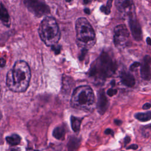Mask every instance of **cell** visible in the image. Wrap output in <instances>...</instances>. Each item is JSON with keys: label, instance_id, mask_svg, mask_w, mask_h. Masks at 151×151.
Wrapping results in <instances>:
<instances>
[{"label": "cell", "instance_id": "6da1fadb", "mask_svg": "<svg viewBox=\"0 0 151 151\" xmlns=\"http://www.w3.org/2000/svg\"><path fill=\"white\" fill-rule=\"evenodd\" d=\"M31 71L28 64L24 61H18L6 74V84L12 91H25L29 86Z\"/></svg>", "mask_w": 151, "mask_h": 151}, {"label": "cell", "instance_id": "7a4b0ae2", "mask_svg": "<svg viewBox=\"0 0 151 151\" xmlns=\"http://www.w3.org/2000/svg\"><path fill=\"white\" fill-rule=\"evenodd\" d=\"M117 68V64L111 55L103 51L100 55L91 64L89 76L97 82L103 81L113 75Z\"/></svg>", "mask_w": 151, "mask_h": 151}, {"label": "cell", "instance_id": "3957f363", "mask_svg": "<svg viewBox=\"0 0 151 151\" xmlns=\"http://www.w3.org/2000/svg\"><path fill=\"white\" fill-rule=\"evenodd\" d=\"M77 44L81 49L88 50L96 43L94 31L85 18H79L76 22Z\"/></svg>", "mask_w": 151, "mask_h": 151}, {"label": "cell", "instance_id": "277c9868", "mask_svg": "<svg viewBox=\"0 0 151 151\" xmlns=\"http://www.w3.org/2000/svg\"><path fill=\"white\" fill-rule=\"evenodd\" d=\"M94 94L91 88L88 86H81L74 90L70 104L75 109L90 111L94 107Z\"/></svg>", "mask_w": 151, "mask_h": 151}, {"label": "cell", "instance_id": "5b68a950", "mask_svg": "<svg viewBox=\"0 0 151 151\" xmlns=\"http://www.w3.org/2000/svg\"><path fill=\"white\" fill-rule=\"evenodd\" d=\"M38 33L41 40L47 46L57 44L60 38V31L55 19L51 17H45L41 22Z\"/></svg>", "mask_w": 151, "mask_h": 151}, {"label": "cell", "instance_id": "8992f818", "mask_svg": "<svg viewBox=\"0 0 151 151\" xmlns=\"http://www.w3.org/2000/svg\"><path fill=\"white\" fill-rule=\"evenodd\" d=\"M24 3L28 11L37 17L46 15L50 12L49 6L43 0H24Z\"/></svg>", "mask_w": 151, "mask_h": 151}, {"label": "cell", "instance_id": "52a82bcc", "mask_svg": "<svg viewBox=\"0 0 151 151\" xmlns=\"http://www.w3.org/2000/svg\"><path fill=\"white\" fill-rule=\"evenodd\" d=\"M129 37V32L125 25L120 24L114 28L113 41L117 48L123 47L126 44Z\"/></svg>", "mask_w": 151, "mask_h": 151}, {"label": "cell", "instance_id": "ba28073f", "mask_svg": "<svg viewBox=\"0 0 151 151\" xmlns=\"http://www.w3.org/2000/svg\"><path fill=\"white\" fill-rule=\"evenodd\" d=\"M117 9L128 17L135 14L133 0H116Z\"/></svg>", "mask_w": 151, "mask_h": 151}, {"label": "cell", "instance_id": "9c48e42d", "mask_svg": "<svg viewBox=\"0 0 151 151\" xmlns=\"http://www.w3.org/2000/svg\"><path fill=\"white\" fill-rule=\"evenodd\" d=\"M129 18V24L133 37L136 41H140L142 38V31L140 25L136 18L135 14L131 15Z\"/></svg>", "mask_w": 151, "mask_h": 151}, {"label": "cell", "instance_id": "30bf717a", "mask_svg": "<svg viewBox=\"0 0 151 151\" xmlns=\"http://www.w3.org/2000/svg\"><path fill=\"white\" fill-rule=\"evenodd\" d=\"M140 76L144 80H151V58L148 55L143 57L140 65Z\"/></svg>", "mask_w": 151, "mask_h": 151}, {"label": "cell", "instance_id": "8fae6325", "mask_svg": "<svg viewBox=\"0 0 151 151\" xmlns=\"http://www.w3.org/2000/svg\"><path fill=\"white\" fill-rule=\"evenodd\" d=\"M97 110L100 114H103L106 111L109 106V101L106 97L104 91L103 90L99 92L98 94V102H97Z\"/></svg>", "mask_w": 151, "mask_h": 151}, {"label": "cell", "instance_id": "7c38bea8", "mask_svg": "<svg viewBox=\"0 0 151 151\" xmlns=\"http://www.w3.org/2000/svg\"><path fill=\"white\" fill-rule=\"evenodd\" d=\"M121 82L125 86L132 87L135 84V78L129 72L122 71L120 74Z\"/></svg>", "mask_w": 151, "mask_h": 151}, {"label": "cell", "instance_id": "4fadbf2b", "mask_svg": "<svg viewBox=\"0 0 151 151\" xmlns=\"http://www.w3.org/2000/svg\"><path fill=\"white\" fill-rule=\"evenodd\" d=\"M1 20L4 25L7 27H10V17L6 9L5 8L2 3L1 4Z\"/></svg>", "mask_w": 151, "mask_h": 151}, {"label": "cell", "instance_id": "5bb4252c", "mask_svg": "<svg viewBox=\"0 0 151 151\" xmlns=\"http://www.w3.org/2000/svg\"><path fill=\"white\" fill-rule=\"evenodd\" d=\"M65 134V130L64 127L60 126L56 127L52 132L53 136L58 140H63Z\"/></svg>", "mask_w": 151, "mask_h": 151}, {"label": "cell", "instance_id": "9a60e30c", "mask_svg": "<svg viewBox=\"0 0 151 151\" xmlns=\"http://www.w3.org/2000/svg\"><path fill=\"white\" fill-rule=\"evenodd\" d=\"M82 119H80L73 116H71V125L73 130L76 133H78L80 130V126Z\"/></svg>", "mask_w": 151, "mask_h": 151}, {"label": "cell", "instance_id": "2e32d148", "mask_svg": "<svg viewBox=\"0 0 151 151\" xmlns=\"http://www.w3.org/2000/svg\"><path fill=\"white\" fill-rule=\"evenodd\" d=\"M135 118L140 122H147L151 119V111H148L144 113H137L134 114Z\"/></svg>", "mask_w": 151, "mask_h": 151}, {"label": "cell", "instance_id": "e0dca14e", "mask_svg": "<svg viewBox=\"0 0 151 151\" xmlns=\"http://www.w3.org/2000/svg\"><path fill=\"white\" fill-rule=\"evenodd\" d=\"M21 137L17 134H12L6 137V140L11 146H17L20 143Z\"/></svg>", "mask_w": 151, "mask_h": 151}, {"label": "cell", "instance_id": "ac0fdd59", "mask_svg": "<svg viewBox=\"0 0 151 151\" xmlns=\"http://www.w3.org/2000/svg\"><path fill=\"white\" fill-rule=\"evenodd\" d=\"M80 143V140L74 136H72L68 143L67 146L68 149L70 150H76L79 147Z\"/></svg>", "mask_w": 151, "mask_h": 151}, {"label": "cell", "instance_id": "d6986e66", "mask_svg": "<svg viewBox=\"0 0 151 151\" xmlns=\"http://www.w3.org/2000/svg\"><path fill=\"white\" fill-rule=\"evenodd\" d=\"M112 1H113V0H108L107 3L106 5L101 6V8H100L101 11L103 12V13H104L106 15L109 14L110 12V8H111V6Z\"/></svg>", "mask_w": 151, "mask_h": 151}, {"label": "cell", "instance_id": "ffe728a7", "mask_svg": "<svg viewBox=\"0 0 151 151\" xmlns=\"http://www.w3.org/2000/svg\"><path fill=\"white\" fill-rule=\"evenodd\" d=\"M61 48V46L57 44L51 46V50L55 52V54H58L60 52Z\"/></svg>", "mask_w": 151, "mask_h": 151}, {"label": "cell", "instance_id": "44dd1931", "mask_svg": "<svg viewBox=\"0 0 151 151\" xmlns=\"http://www.w3.org/2000/svg\"><path fill=\"white\" fill-rule=\"evenodd\" d=\"M117 93V90L116 89H114V88H110L107 91V95L110 97H111V96L115 95Z\"/></svg>", "mask_w": 151, "mask_h": 151}, {"label": "cell", "instance_id": "7402d4cb", "mask_svg": "<svg viewBox=\"0 0 151 151\" xmlns=\"http://www.w3.org/2000/svg\"><path fill=\"white\" fill-rule=\"evenodd\" d=\"M141 65V64L139 62H134L130 66V70L133 71L134 69H136L137 67H139Z\"/></svg>", "mask_w": 151, "mask_h": 151}, {"label": "cell", "instance_id": "603a6c76", "mask_svg": "<svg viewBox=\"0 0 151 151\" xmlns=\"http://www.w3.org/2000/svg\"><path fill=\"white\" fill-rule=\"evenodd\" d=\"M151 107V103H146L144 104L142 106V109L144 110H147L149 109Z\"/></svg>", "mask_w": 151, "mask_h": 151}, {"label": "cell", "instance_id": "cb8c5ba5", "mask_svg": "<svg viewBox=\"0 0 151 151\" xmlns=\"http://www.w3.org/2000/svg\"><path fill=\"white\" fill-rule=\"evenodd\" d=\"M138 148V145L136 144H133L130 145L129 147H127V149H133V150H136Z\"/></svg>", "mask_w": 151, "mask_h": 151}, {"label": "cell", "instance_id": "d4e9b609", "mask_svg": "<svg viewBox=\"0 0 151 151\" xmlns=\"http://www.w3.org/2000/svg\"><path fill=\"white\" fill-rule=\"evenodd\" d=\"M104 133L105 134H111V136H113L114 135V133H113V131L110 129H107L105 131H104Z\"/></svg>", "mask_w": 151, "mask_h": 151}, {"label": "cell", "instance_id": "484cf974", "mask_svg": "<svg viewBox=\"0 0 151 151\" xmlns=\"http://www.w3.org/2000/svg\"><path fill=\"white\" fill-rule=\"evenodd\" d=\"M130 137H129V136H126V137L124 138V145L126 146L127 143H129V142H130Z\"/></svg>", "mask_w": 151, "mask_h": 151}, {"label": "cell", "instance_id": "4316f807", "mask_svg": "<svg viewBox=\"0 0 151 151\" xmlns=\"http://www.w3.org/2000/svg\"><path fill=\"white\" fill-rule=\"evenodd\" d=\"M1 67H4L5 65V61L3 58H1Z\"/></svg>", "mask_w": 151, "mask_h": 151}, {"label": "cell", "instance_id": "83f0119b", "mask_svg": "<svg viewBox=\"0 0 151 151\" xmlns=\"http://www.w3.org/2000/svg\"><path fill=\"white\" fill-rule=\"evenodd\" d=\"M146 42L148 45H151V38L150 37H147L146 38Z\"/></svg>", "mask_w": 151, "mask_h": 151}, {"label": "cell", "instance_id": "f1b7e54d", "mask_svg": "<svg viewBox=\"0 0 151 151\" xmlns=\"http://www.w3.org/2000/svg\"><path fill=\"white\" fill-rule=\"evenodd\" d=\"M114 123L117 124V125H120L122 124V121L119 120H114Z\"/></svg>", "mask_w": 151, "mask_h": 151}, {"label": "cell", "instance_id": "f546056e", "mask_svg": "<svg viewBox=\"0 0 151 151\" xmlns=\"http://www.w3.org/2000/svg\"><path fill=\"white\" fill-rule=\"evenodd\" d=\"M84 12H85L86 14H89L90 13V10H89L88 8H86V9H84Z\"/></svg>", "mask_w": 151, "mask_h": 151}, {"label": "cell", "instance_id": "4dcf8cb0", "mask_svg": "<svg viewBox=\"0 0 151 151\" xmlns=\"http://www.w3.org/2000/svg\"><path fill=\"white\" fill-rule=\"evenodd\" d=\"M111 84L112 86H114V84H115V81L114 80H113L111 82Z\"/></svg>", "mask_w": 151, "mask_h": 151}, {"label": "cell", "instance_id": "1f68e13d", "mask_svg": "<svg viewBox=\"0 0 151 151\" xmlns=\"http://www.w3.org/2000/svg\"><path fill=\"white\" fill-rule=\"evenodd\" d=\"M71 0H66V1L67 2H70Z\"/></svg>", "mask_w": 151, "mask_h": 151}]
</instances>
